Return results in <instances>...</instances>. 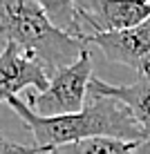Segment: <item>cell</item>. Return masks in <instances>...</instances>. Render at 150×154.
<instances>
[{"instance_id":"277c9868","label":"cell","mask_w":150,"mask_h":154,"mask_svg":"<svg viewBox=\"0 0 150 154\" xmlns=\"http://www.w3.org/2000/svg\"><path fill=\"white\" fill-rule=\"evenodd\" d=\"M85 45H94L110 63H119L139 76L150 72V20L128 31L110 34H85Z\"/></svg>"},{"instance_id":"5b68a950","label":"cell","mask_w":150,"mask_h":154,"mask_svg":"<svg viewBox=\"0 0 150 154\" xmlns=\"http://www.w3.org/2000/svg\"><path fill=\"white\" fill-rule=\"evenodd\" d=\"M81 23L92 34L128 31L150 20V2H121V0H83L76 2Z\"/></svg>"},{"instance_id":"9c48e42d","label":"cell","mask_w":150,"mask_h":154,"mask_svg":"<svg viewBox=\"0 0 150 154\" xmlns=\"http://www.w3.org/2000/svg\"><path fill=\"white\" fill-rule=\"evenodd\" d=\"M139 143L141 141H121V139H110V136H96V139L76 143V154H135Z\"/></svg>"},{"instance_id":"ba28073f","label":"cell","mask_w":150,"mask_h":154,"mask_svg":"<svg viewBox=\"0 0 150 154\" xmlns=\"http://www.w3.org/2000/svg\"><path fill=\"white\" fill-rule=\"evenodd\" d=\"M45 14L49 16V20L54 23V27H58L61 31H65L67 36H74L78 40H85V31H83V23L81 16H78L76 2H40Z\"/></svg>"},{"instance_id":"30bf717a","label":"cell","mask_w":150,"mask_h":154,"mask_svg":"<svg viewBox=\"0 0 150 154\" xmlns=\"http://www.w3.org/2000/svg\"><path fill=\"white\" fill-rule=\"evenodd\" d=\"M40 152H49V150H40L36 145H20L0 132V154H40Z\"/></svg>"},{"instance_id":"7a4b0ae2","label":"cell","mask_w":150,"mask_h":154,"mask_svg":"<svg viewBox=\"0 0 150 154\" xmlns=\"http://www.w3.org/2000/svg\"><path fill=\"white\" fill-rule=\"evenodd\" d=\"M0 38L16 45L23 54L38 60L47 74L76 63L88 49L85 40L67 36L54 27L40 2L34 0H7L0 2Z\"/></svg>"},{"instance_id":"8fae6325","label":"cell","mask_w":150,"mask_h":154,"mask_svg":"<svg viewBox=\"0 0 150 154\" xmlns=\"http://www.w3.org/2000/svg\"><path fill=\"white\" fill-rule=\"evenodd\" d=\"M135 154H150V139H146V141L139 143L137 150H135Z\"/></svg>"},{"instance_id":"8992f818","label":"cell","mask_w":150,"mask_h":154,"mask_svg":"<svg viewBox=\"0 0 150 154\" xmlns=\"http://www.w3.org/2000/svg\"><path fill=\"white\" fill-rule=\"evenodd\" d=\"M25 87L45 92L49 87V74L38 60L7 42L5 49L0 51V103L16 98L18 92H23Z\"/></svg>"},{"instance_id":"52a82bcc","label":"cell","mask_w":150,"mask_h":154,"mask_svg":"<svg viewBox=\"0 0 150 154\" xmlns=\"http://www.w3.org/2000/svg\"><path fill=\"white\" fill-rule=\"evenodd\" d=\"M90 96H110L116 98L130 109L135 116L139 127L143 130L146 139H150V74L148 76H139L130 85H110L101 78L90 81Z\"/></svg>"},{"instance_id":"4fadbf2b","label":"cell","mask_w":150,"mask_h":154,"mask_svg":"<svg viewBox=\"0 0 150 154\" xmlns=\"http://www.w3.org/2000/svg\"><path fill=\"white\" fill-rule=\"evenodd\" d=\"M148 74H150V72H148ZM148 74H146V76H148Z\"/></svg>"},{"instance_id":"3957f363","label":"cell","mask_w":150,"mask_h":154,"mask_svg":"<svg viewBox=\"0 0 150 154\" xmlns=\"http://www.w3.org/2000/svg\"><path fill=\"white\" fill-rule=\"evenodd\" d=\"M92 56L85 49L81 58L49 76V87L45 92L29 94L27 105L31 112L45 119L78 114L85 107V96L92 81Z\"/></svg>"},{"instance_id":"7c38bea8","label":"cell","mask_w":150,"mask_h":154,"mask_svg":"<svg viewBox=\"0 0 150 154\" xmlns=\"http://www.w3.org/2000/svg\"><path fill=\"white\" fill-rule=\"evenodd\" d=\"M40 154H54V152H40Z\"/></svg>"},{"instance_id":"6da1fadb","label":"cell","mask_w":150,"mask_h":154,"mask_svg":"<svg viewBox=\"0 0 150 154\" xmlns=\"http://www.w3.org/2000/svg\"><path fill=\"white\" fill-rule=\"evenodd\" d=\"M7 105L18 114L25 127L34 134L36 147L56 152V147L67 143H81L96 136H110L121 141H146V134L130 114V109L116 98L90 96V103L78 114L45 119L31 112L29 105L18 96L9 98Z\"/></svg>"}]
</instances>
